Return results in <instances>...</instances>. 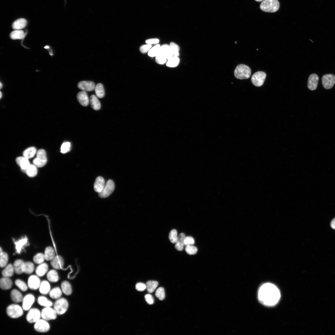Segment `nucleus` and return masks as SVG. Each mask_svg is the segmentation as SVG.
Wrapping results in <instances>:
<instances>
[{"label":"nucleus","instance_id":"63","mask_svg":"<svg viewBox=\"0 0 335 335\" xmlns=\"http://www.w3.org/2000/svg\"><path fill=\"white\" fill-rule=\"evenodd\" d=\"M2 92H0V98H1V97H2Z\"/></svg>","mask_w":335,"mask_h":335},{"label":"nucleus","instance_id":"50","mask_svg":"<svg viewBox=\"0 0 335 335\" xmlns=\"http://www.w3.org/2000/svg\"><path fill=\"white\" fill-rule=\"evenodd\" d=\"M177 231L175 229L172 230L169 234V239L171 242L172 243H175L177 240Z\"/></svg>","mask_w":335,"mask_h":335},{"label":"nucleus","instance_id":"11","mask_svg":"<svg viewBox=\"0 0 335 335\" xmlns=\"http://www.w3.org/2000/svg\"><path fill=\"white\" fill-rule=\"evenodd\" d=\"M35 330L39 333H46L50 329V325L47 321L40 319L35 323L34 325Z\"/></svg>","mask_w":335,"mask_h":335},{"label":"nucleus","instance_id":"32","mask_svg":"<svg viewBox=\"0 0 335 335\" xmlns=\"http://www.w3.org/2000/svg\"><path fill=\"white\" fill-rule=\"evenodd\" d=\"M62 292L61 289L59 287H56L50 291L49 293V296L53 299H58L61 297Z\"/></svg>","mask_w":335,"mask_h":335},{"label":"nucleus","instance_id":"54","mask_svg":"<svg viewBox=\"0 0 335 335\" xmlns=\"http://www.w3.org/2000/svg\"><path fill=\"white\" fill-rule=\"evenodd\" d=\"M185 245H193L194 243V238L191 236L185 237L184 241Z\"/></svg>","mask_w":335,"mask_h":335},{"label":"nucleus","instance_id":"23","mask_svg":"<svg viewBox=\"0 0 335 335\" xmlns=\"http://www.w3.org/2000/svg\"><path fill=\"white\" fill-rule=\"evenodd\" d=\"M24 263L21 259H18L15 261L13 266L15 272L16 274L20 275L24 273Z\"/></svg>","mask_w":335,"mask_h":335},{"label":"nucleus","instance_id":"29","mask_svg":"<svg viewBox=\"0 0 335 335\" xmlns=\"http://www.w3.org/2000/svg\"><path fill=\"white\" fill-rule=\"evenodd\" d=\"M61 288L62 292L66 295H70L72 293L71 285L67 281H64L61 283Z\"/></svg>","mask_w":335,"mask_h":335},{"label":"nucleus","instance_id":"2","mask_svg":"<svg viewBox=\"0 0 335 335\" xmlns=\"http://www.w3.org/2000/svg\"><path fill=\"white\" fill-rule=\"evenodd\" d=\"M234 74L236 78L240 79L249 78L251 74V69L247 65L241 64L238 65L235 69Z\"/></svg>","mask_w":335,"mask_h":335},{"label":"nucleus","instance_id":"15","mask_svg":"<svg viewBox=\"0 0 335 335\" xmlns=\"http://www.w3.org/2000/svg\"><path fill=\"white\" fill-rule=\"evenodd\" d=\"M95 83L91 81H82L78 84V87L85 92L92 91L95 89Z\"/></svg>","mask_w":335,"mask_h":335},{"label":"nucleus","instance_id":"55","mask_svg":"<svg viewBox=\"0 0 335 335\" xmlns=\"http://www.w3.org/2000/svg\"><path fill=\"white\" fill-rule=\"evenodd\" d=\"M145 301L149 305H152L154 303V299L152 295L148 294L145 296Z\"/></svg>","mask_w":335,"mask_h":335},{"label":"nucleus","instance_id":"3","mask_svg":"<svg viewBox=\"0 0 335 335\" xmlns=\"http://www.w3.org/2000/svg\"><path fill=\"white\" fill-rule=\"evenodd\" d=\"M279 3L277 0H264L261 3L260 9L266 12H274L279 9Z\"/></svg>","mask_w":335,"mask_h":335},{"label":"nucleus","instance_id":"18","mask_svg":"<svg viewBox=\"0 0 335 335\" xmlns=\"http://www.w3.org/2000/svg\"><path fill=\"white\" fill-rule=\"evenodd\" d=\"M78 101L83 106H86L89 104V100L86 92L82 91L79 92L77 96Z\"/></svg>","mask_w":335,"mask_h":335},{"label":"nucleus","instance_id":"22","mask_svg":"<svg viewBox=\"0 0 335 335\" xmlns=\"http://www.w3.org/2000/svg\"><path fill=\"white\" fill-rule=\"evenodd\" d=\"M105 184L104 178L101 176L98 177L96 179L94 184V190L96 192L99 193L101 192L104 187Z\"/></svg>","mask_w":335,"mask_h":335},{"label":"nucleus","instance_id":"45","mask_svg":"<svg viewBox=\"0 0 335 335\" xmlns=\"http://www.w3.org/2000/svg\"><path fill=\"white\" fill-rule=\"evenodd\" d=\"M180 59L178 57H174L168 60L166 65L170 67H175L178 65Z\"/></svg>","mask_w":335,"mask_h":335},{"label":"nucleus","instance_id":"59","mask_svg":"<svg viewBox=\"0 0 335 335\" xmlns=\"http://www.w3.org/2000/svg\"><path fill=\"white\" fill-rule=\"evenodd\" d=\"M3 252V251H2V248H0V253H2V252Z\"/></svg>","mask_w":335,"mask_h":335},{"label":"nucleus","instance_id":"61","mask_svg":"<svg viewBox=\"0 0 335 335\" xmlns=\"http://www.w3.org/2000/svg\"><path fill=\"white\" fill-rule=\"evenodd\" d=\"M49 48V47L48 46H45L44 47V48H46V49L48 48Z\"/></svg>","mask_w":335,"mask_h":335},{"label":"nucleus","instance_id":"20","mask_svg":"<svg viewBox=\"0 0 335 335\" xmlns=\"http://www.w3.org/2000/svg\"><path fill=\"white\" fill-rule=\"evenodd\" d=\"M16 162L21 169L25 172L30 164L28 159L24 156L18 157Z\"/></svg>","mask_w":335,"mask_h":335},{"label":"nucleus","instance_id":"42","mask_svg":"<svg viewBox=\"0 0 335 335\" xmlns=\"http://www.w3.org/2000/svg\"><path fill=\"white\" fill-rule=\"evenodd\" d=\"M15 283L16 286L22 291L25 292L28 289V286L23 281L20 279H16Z\"/></svg>","mask_w":335,"mask_h":335},{"label":"nucleus","instance_id":"52","mask_svg":"<svg viewBox=\"0 0 335 335\" xmlns=\"http://www.w3.org/2000/svg\"><path fill=\"white\" fill-rule=\"evenodd\" d=\"M71 144L69 142L63 143L61 147L60 152L61 153L65 154L69 151L70 150Z\"/></svg>","mask_w":335,"mask_h":335},{"label":"nucleus","instance_id":"12","mask_svg":"<svg viewBox=\"0 0 335 335\" xmlns=\"http://www.w3.org/2000/svg\"><path fill=\"white\" fill-rule=\"evenodd\" d=\"M322 82L325 89H331L335 84V76L331 74L324 75L322 78Z\"/></svg>","mask_w":335,"mask_h":335},{"label":"nucleus","instance_id":"1","mask_svg":"<svg viewBox=\"0 0 335 335\" xmlns=\"http://www.w3.org/2000/svg\"><path fill=\"white\" fill-rule=\"evenodd\" d=\"M280 297V293L278 288L273 284L266 283L263 284L258 292V298L264 305L273 306L277 303Z\"/></svg>","mask_w":335,"mask_h":335},{"label":"nucleus","instance_id":"62","mask_svg":"<svg viewBox=\"0 0 335 335\" xmlns=\"http://www.w3.org/2000/svg\"><path fill=\"white\" fill-rule=\"evenodd\" d=\"M255 0L256 1H257V2H261V1H264V0Z\"/></svg>","mask_w":335,"mask_h":335},{"label":"nucleus","instance_id":"43","mask_svg":"<svg viewBox=\"0 0 335 335\" xmlns=\"http://www.w3.org/2000/svg\"><path fill=\"white\" fill-rule=\"evenodd\" d=\"M27 239L26 237L22 238L16 242V248L17 252L19 253L20 252L21 249L27 243Z\"/></svg>","mask_w":335,"mask_h":335},{"label":"nucleus","instance_id":"17","mask_svg":"<svg viewBox=\"0 0 335 335\" xmlns=\"http://www.w3.org/2000/svg\"><path fill=\"white\" fill-rule=\"evenodd\" d=\"M319 78L316 74H310L308 79L307 87L310 90H315L317 86Z\"/></svg>","mask_w":335,"mask_h":335},{"label":"nucleus","instance_id":"13","mask_svg":"<svg viewBox=\"0 0 335 335\" xmlns=\"http://www.w3.org/2000/svg\"><path fill=\"white\" fill-rule=\"evenodd\" d=\"M34 296L32 294L26 295L22 301V307L24 310L27 311L30 309L35 301Z\"/></svg>","mask_w":335,"mask_h":335},{"label":"nucleus","instance_id":"56","mask_svg":"<svg viewBox=\"0 0 335 335\" xmlns=\"http://www.w3.org/2000/svg\"><path fill=\"white\" fill-rule=\"evenodd\" d=\"M136 289L138 291H142L146 288V284L142 283H138L135 286Z\"/></svg>","mask_w":335,"mask_h":335},{"label":"nucleus","instance_id":"9","mask_svg":"<svg viewBox=\"0 0 335 335\" xmlns=\"http://www.w3.org/2000/svg\"><path fill=\"white\" fill-rule=\"evenodd\" d=\"M115 188L114 182L111 180H108L105 184L101 192L99 193V196L101 198H105L109 196L113 192Z\"/></svg>","mask_w":335,"mask_h":335},{"label":"nucleus","instance_id":"36","mask_svg":"<svg viewBox=\"0 0 335 335\" xmlns=\"http://www.w3.org/2000/svg\"><path fill=\"white\" fill-rule=\"evenodd\" d=\"M25 35V33L23 30L18 29L12 31L10 34V36L12 39H21L24 38Z\"/></svg>","mask_w":335,"mask_h":335},{"label":"nucleus","instance_id":"58","mask_svg":"<svg viewBox=\"0 0 335 335\" xmlns=\"http://www.w3.org/2000/svg\"><path fill=\"white\" fill-rule=\"evenodd\" d=\"M330 226L332 229H335V218L331 221Z\"/></svg>","mask_w":335,"mask_h":335},{"label":"nucleus","instance_id":"46","mask_svg":"<svg viewBox=\"0 0 335 335\" xmlns=\"http://www.w3.org/2000/svg\"><path fill=\"white\" fill-rule=\"evenodd\" d=\"M0 255V266L1 267H3L7 265L8 261V256L7 253L5 252H2Z\"/></svg>","mask_w":335,"mask_h":335},{"label":"nucleus","instance_id":"16","mask_svg":"<svg viewBox=\"0 0 335 335\" xmlns=\"http://www.w3.org/2000/svg\"><path fill=\"white\" fill-rule=\"evenodd\" d=\"M169 52L167 56L168 60L174 57H178L179 56L180 47L174 42H171L169 45Z\"/></svg>","mask_w":335,"mask_h":335},{"label":"nucleus","instance_id":"24","mask_svg":"<svg viewBox=\"0 0 335 335\" xmlns=\"http://www.w3.org/2000/svg\"><path fill=\"white\" fill-rule=\"evenodd\" d=\"M10 297L12 301L16 303L22 302L23 298L21 293L16 289L11 290L10 293Z\"/></svg>","mask_w":335,"mask_h":335},{"label":"nucleus","instance_id":"10","mask_svg":"<svg viewBox=\"0 0 335 335\" xmlns=\"http://www.w3.org/2000/svg\"><path fill=\"white\" fill-rule=\"evenodd\" d=\"M57 315L53 308L51 307H45L41 312V317L46 321L55 319L57 317Z\"/></svg>","mask_w":335,"mask_h":335},{"label":"nucleus","instance_id":"53","mask_svg":"<svg viewBox=\"0 0 335 335\" xmlns=\"http://www.w3.org/2000/svg\"><path fill=\"white\" fill-rule=\"evenodd\" d=\"M151 47V45L147 44L141 46L140 47L139 50L141 53L145 54L148 52Z\"/></svg>","mask_w":335,"mask_h":335},{"label":"nucleus","instance_id":"27","mask_svg":"<svg viewBox=\"0 0 335 335\" xmlns=\"http://www.w3.org/2000/svg\"><path fill=\"white\" fill-rule=\"evenodd\" d=\"M48 268V265L46 263H43L37 267L35 272L37 275L42 277L47 272Z\"/></svg>","mask_w":335,"mask_h":335},{"label":"nucleus","instance_id":"35","mask_svg":"<svg viewBox=\"0 0 335 335\" xmlns=\"http://www.w3.org/2000/svg\"><path fill=\"white\" fill-rule=\"evenodd\" d=\"M55 251L52 247H48L46 248L44 254L46 260H51L55 257Z\"/></svg>","mask_w":335,"mask_h":335},{"label":"nucleus","instance_id":"19","mask_svg":"<svg viewBox=\"0 0 335 335\" xmlns=\"http://www.w3.org/2000/svg\"><path fill=\"white\" fill-rule=\"evenodd\" d=\"M51 261V264L54 268L57 270L63 268L64 264V260L60 256H55Z\"/></svg>","mask_w":335,"mask_h":335},{"label":"nucleus","instance_id":"4","mask_svg":"<svg viewBox=\"0 0 335 335\" xmlns=\"http://www.w3.org/2000/svg\"><path fill=\"white\" fill-rule=\"evenodd\" d=\"M23 309L19 305L11 304L8 306L6 309L7 315L11 318L16 319L19 318L23 314Z\"/></svg>","mask_w":335,"mask_h":335},{"label":"nucleus","instance_id":"38","mask_svg":"<svg viewBox=\"0 0 335 335\" xmlns=\"http://www.w3.org/2000/svg\"><path fill=\"white\" fill-rule=\"evenodd\" d=\"M36 153V148L34 147H31L24 151L23 155L26 158L29 159L33 158Z\"/></svg>","mask_w":335,"mask_h":335},{"label":"nucleus","instance_id":"14","mask_svg":"<svg viewBox=\"0 0 335 335\" xmlns=\"http://www.w3.org/2000/svg\"><path fill=\"white\" fill-rule=\"evenodd\" d=\"M40 280L38 275H31L28 280V286L29 288L36 290L39 288L41 284Z\"/></svg>","mask_w":335,"mask_h":335},{"label":"nucleus","instance_id":"40","mask_svg":"<svg viewBox=\"0 0 335 335\" xmlns=\"http://www.w3.org/2000/svg\"><path fill=\"white\" fill-rule=\"evenodd\" d=\"M34 269V265L33 263L29 261L25 262L24 273L27 274H31L33 272Z\"/></svg>","mask_w":335,"mask_h":335},{"label":"nucleus","instance_id":"7","mask_svg":"<svg viewBox=\"0 0 335 335\" xmlns=\"http://www.w3.org/2000/svg\"><path fill=\"white\" fill-rule=\"evenodd\" d=\"M266 77V74L263 71H258L255 73L252 76L251 82L253 85L259 87L262 86Z\"/></svg>","mask_w":335,"mask_h":335},{"label":"nucleus","instance_id":"21","mask_svg":"<svg viewBox=\"0 0 335 335\" xmlns=\"http://www.w3.org/2000/svg\"><path fill=\"white\" fill-rule=\"evenodd\" d=\"M12 284V281L9 278L3 277L0 279V286L2 290H7L11 289Z\"/></svg>","mask_w":335,"mask_h":335},{"label":"nucleus","instance_id":"34","mask_svg":"<svg viewBox=\"0 0 335 335\" xmlns=\"http://www.w3.org/2000/svg\"><path fill=\"white\" fill-rule=\"evenodd\" d=\"M38 303L41 306L45 307H51L53 305L52 302L43 296H40L37 299Z\"/></svg>","mask_w":335,"mask_h":335},{"label":"nucleus","instance_id":"37","mask_svg":"<svg viewBox=\"0 0 335 335\" xmlns=\"http://www.w3.org/2000/svg\"><path fill=\"white\" fill-rule=\"evenodd\" d=\"M95 90L96 95L98 97L101 98L104 97L105 91L102 84L101 83L97 84L96 85Z\"/></svg>","mask_w":335,"mask_h":335},{"label":"nucleus","instance_id":"49","mask_svg":"<svg viewBox=\"0 0 335 335\" xmlns=\"http://www.w3.org/2000/svg\"><path fill=\"white\" fill-rule=\"evenodd\" d=\"M155 295L159 300H163L165 297V292L164 288L163 287H159L156 290Z\"/></svg>","mask_w":335,"mask_h":335},{"label":"nucleus","instance_id":"57","mask_svg":"<svg viewBox=\"0 0 335 335\" xmlns=\"http://www.w3.org/2000/svg\"><path fill=\"white\" fill-rule=\"evenodd\" d=\"M159 42V40L156 38H150L146 40L145 42L146 44H156Z\"/></svg>","mask_w":335,"mask_h":335},{"label":"nucleus","instance_id":"60","mask_svg":"<svg viewBox=\"0 0 335 335\" xmlns=\"http://www.w3.org/2000/svg\"><path fill=\"white\" fill-rule=\"evenodd\" d=\"M2 83H1V82H0V89H1V88H2Z\"/></svg>","mask_w":335,"mask_h":335},{"label":"nucleus","instance_id":"48","mask_svg":"<svg viewBox=\"0 0 335 335\" xmlns=\"http://www.w3.org/2000/svg\"><path fill=\"white\" fill-rule=\"evenodd\" d=\"M34 261L37 264H41L43 263L45 259L44 254L39 253L35 255L33 258Z\"/></svg>","mask_w":335,"mask_h":335},{"label":"nucleus","instance_id":"30","mask_svg":"<svg viewBox=\"0 0 335 335\" xmlns=\"http://www.w3.org/2000/svg\"><path fill=\"white\" fill-rule=\"evenodd\" d=\"M14 272L13 265L10 264L3 270L2 274L4 277L10 278L13 276Z\"/></svg>","mask_w":335,"mask_h":335},{"label":"nucleus","instance_id":"5","mask_svg":"<svg viewBox=\"0 0 335 335\" xmlns=\"http://www.w3.org/2000/svg\"><path fill=\"white\" fill-rule=\"evenodd\" d=\"M69 307L67 300L63 297L57 299L53 305V309L57 315H61L65 314Z\"/></svg>","mask_w":335,"mask_h":335},{"label":"nucleus","instance_id":"33","mask_svg":"<svg viewBox=\"0 0 335 335\" xmlns=\"http://www.w3.org/2000/svg\"><path fill=\"white\" fill-rule=\"evenodd\" d=\"M47 277L48 281L51 282H56L59 280L58 274L55 270H50L47 275Z\"/></svg>","mask_w":335,"mask_h":335},{"label":"nucleus","instance_id":"39","mask_svg":"<svg viewBox=\"0 0 335 335\" xmlns=\"http://www.w3.org/2000/svg\"><path fill=\"white\" fill-rule=\"evenodd\" d=\"M158 282L156 281L149 280L146 284V288L149 293H153L155 289L158 285Z\"/></svg>","mask_w":335,"mask_h":335},{"label":"nucleus","instance_id":"51","mask_svg":"<svg viewBox=\"0 0 335 335\" xmlns=\"http://www.w3.org/2000/svg\"><path fill=\"white\" fill-rule=\"evenodd\" d=\"M185 250L188 254L190 255L195 254L198 251L197 248L193 245L186 246Z\"/></svg>","mask_w":335,"mask_h":335},{"label":"nucleus","instance_id":"25","mask_svg":"<svg viewBox=\"0 0 335 335\" xmlns=\"http://www.w3.org/2000/svg\"><path fill=\"white\" fill-rule=\"evenodd\" d=\"M185 237V235L183 233H181L178 236L177 239L175 246V248L178 251H181L183 250Z\"/></svg>","mask_w":335,"mask_h":335},{"label":"nucleus","instance_id":"8","mask_svg":"<svg viewBox=\"0 0 335 335\" xmlns=\"http://www.w3.org/2000/svg\"><path fill=\"white\" fill-rule=\"evenodd\" d=\"M41 312L36 308L30 309L26 316L27 321L30 323H35L40 319Z\"/></svg>","mask_w":335,"mask_h":335},{"label":"nucleus","instance_id":"26","mask_svg":"<svg viewBox=\"0 0 335 335\" xmlns=\"http://www.w3.org/2000/svg\"><path fill=\"white\" fill-rule=\"evenodd\" d=\"M38 289L40 293L43 295L47 294L50 291V284L48 281L43 280L41 282Z\"/></svg>","mask_w":335,"mask_h":335},{"label":"nucleus","instance_id":"41","mask_svg":"<svg viewBox=\"0 0 335 335\" xmlns=\"http://www.w3.org/2000/svg\"><path fill=\"white\" fill-rule=\"evenodd\" d=\"M37 167L34 164H30L28 168L27 169L25 172L27 175L30 177H34L35 176L37 173Z\"/></svg>","mask_w":335,"mask_h":335},{"label":"nucleus","instance_id":"47","mask_svg":"<svg viewBox=\"0 0 335 335\" xmlns=\"http://www.w3.org/2000/svg\"><path fill=\"white\" fill-rule=\"evenodd\" d=\"M155 60L156 62L158 64L163 65L166 63L168 60L166 56L159 53L155 56Z\"/></svg>","mask_w":335,"mask_h":335},{"label":"nucleus","instance_id":"44","mask_svg":"<svg viewBox=\"0 0 335 335\" xmlns=\"http://www.w3.org/2000/svg\"><path fill=\"white\" fill-rule=\"evenodd\" d=\"M160 46L157 44L152 47L148 52V55L151 57H155L159 53Z\"/></svg>","mask_w":335,"mask_h":335},{"label":"nucleus","instance_id":"6","mask_svg":"<svg viewBox=\"0 0 335 335\" xmlns=\"http://www.w3.org/2000/svg\"><path fill=\"white\" fill-rule=\"evenodd\" d=\"M47 159L45 150L41 149L38 150L36 153V157L33 160V163L37 167L41 168L47 163Z\"/></svg>","mask_w":335,"mask_h":335},{"label":"nucleus","instance_id":"28","mask_svg":"<svg viewBox=\"0 0 335 335\" xmlns=\"http://www.w3.org/2000/svg\"><path fill=\"white\" fill-rule=\"evenodd\" d=\"M27 21L24 18H20L15 20L13 23L12 27L15 30L21 29L26 25Z\"/></svg>","mask_w":335,"mask_h":335},{"label":"nucleus","instance_id":"31","mask_svg":"<svg viewBox=\"0 0 335 335\" xmlns=\"http://www.w3.org/2000/svg\"><path fill=\"white\" fill-rule=\"evenodd\" d=\"M94 95H92L90 98V102L92 107L95 110H99L101 107V105L97 97Z\"/></svg>","mask_w":335,"mask_h":335}]
</instances>
